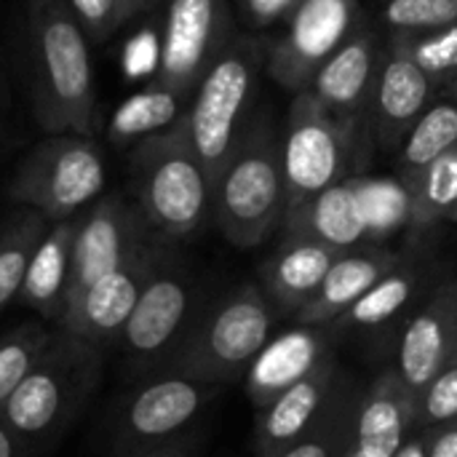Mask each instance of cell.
Here are the masks:
<instances>
[{
    "label": "cell",
    "instance_id": "cell-21",
    "mask_svg": "<svg viewBox=\"0 0 457 457\" xmlns=\"http://www.w3.org/2000/svg\"><path fill=\"white\" fill-rule=\"evenodd\" d=\"M281 238H311L348 252L367 244V220L359 198V177H348L295 212L284 214Z\"/></svg>",
    "mask_w": 457,
    "mask_h": 457
},
{
    "label": "cell",
    "instance_id": "cell-9",
    "mask_svg": "<svg viewBox=\"0 0 457 457\" xmlns=\"http://www.w3.org/2000/svg\"><path fill=\"white\" fill-rule=\"evenodd\" d=\"M171 244L163 249L120 335L126 364L137 375L163 370L198 313L193 276Z\"/></svg>",
    "mask_w": 457,
    "mask_h": 457
},
{
    "label": "cell",
    "instance_id": "cell-19",
    "mask_svg": "<svg viewBox=\"0 0 457 457\" xmlns=\"http://www.w3.org/2000/svg\"><path fill=\"white\" fill-rule=\"evenodd\" d=\"M329 353H335L329 327L295 324L292 329L270 337L244 375L252 404L257 410L268 407L287 388L308 378Z\"/></svg>",
    "mask_w": 457,
    "mask_h": 457
},
{
    "label": "cell",
    "instance_id": "cell-3",
    "mask_svg": "<svg viewBox=\"0 0 457 457\" xmlns=\"http://www.w3.org/2000/svg\"><path fill=\"white\" fill-rule=\"evenodd\" d=\"M102 351L59 327L51 332L43 356L0 412L27 447L54 442L78 418L102 380Z\"/></svg>",
    "mask_w": 457,
    "mask_h": 457
},
{
    "label": "cell",
    "instance_id": "cell-33",
    "mask_svg": "<svg viewBox=\"0 0 457 457\" xmlns=\"http://www.w3.org/2000/svg\"><path fill=\"white\" fill-rule=\"evenodd\" d=\"M51 332L43 321H24L0 337V412L11 394L29 375L35 361L43 356Z\"/></svg>",
    "mask_w": 457,
    "mask_h": 457
},
{
    "label": "cell",
    "instance_id": "cell-14",
    "mask_svg": "<svg viewBox=\"0 0 457 457\" xmlns=\"http://www.w3.org/2000/svg\"><path fill=\"white\" fill-rule=\"evenodd\" d=\"M383 40L378 37L375 27L361 21L353 35L324 62L311 83V94L316 102L348 131H353L370 150V107L372 91L378 80Z\"/></svg>",
    "mask_w": 457,
    "mask_h": 457
},
{
    "label": "cell",
    "instance_id": "cell-17",
    "mask_svg": "<svg viewBox=\"0 0 457 457\" xmlns=\"http://www.w3.org/2000/svg\"><path fill=\"white\" fill-rule=\"evenodd\" d=\"M457 356V276L439 284L404 329L396 375L418 402L423 388Z\"/></svg>",
    "mask_w": 457,
    "mask_h": 457
},
{
    "label": "cell",
    "instance_id": "cell-31",
    "mask_svg": "<svg viewBox=\"0 0 457 457\" xmlns=\"http://www.w3.org/2000/svg\"><path fill=\"white\" fill-rule=\"evenodd\" d=\"M388 43L404 51L426 72L436 94L457 72V24L426 32H388Z\"/></svg>",
    "mask_w": 457,
    "mask_h": 457
},
{
    "label": "cell",
    "instance_id": "cell-8",
    "mask_svg": "<svg viewBox=\"0 0 457 457\" xmlns=\"http://www.w3.org/2000/svg\"><path fill=\"white\" fill-rule=\"evenodd\" d=\"M104 182V158L91 137L51 134L21 158L8 198L48 222H62L102 198Z\"/></svg>",
    "mask_w": 457,
    "mask_h": 457
},
{
    "label": "cell",
    "instance_id": "cell-41",
    "mask_svg": "<svg viewBox=\"0 0 457 457\" xmlns=\"http://www.w3.org/2000/svg\"><path fill=\"white\" fill-rule=\"evenodd\" d=\"M29 447L11 431V426L0 418V457H24Z\"/></svg>",
    "mask_w": 457,
    "mask_h": 457
},
{
    "label": "cell",
    "instance_id": "cell-42",
    "mask_svg": "<svg viewBox=\"0 0 457 457\" xmlns=\"http://www.w3.org/2000/svg\"><path fill=\"white\" fill-rule=\"evenodd\" d=\"M394 457H428V439L426 431H410L402 447L396 450Z\"/></svg>",
    "mask_w": 457,
    "mask_h": 457
},
{
    "label": "cell",
    "instance_id": "cell-13",
    "mask_svg": "<svg viewBox=\"0 0 457 457\" xmlns=\"http://www.w3.org/2000/svg\"><path fill=\"white\" fill-rule=\"evenodd\" d=\"M169 244L171 241L153 233L131 257H126L118 268H112L86 292H80L64 308L56 327L99 348L120 340L123 327L129 324V316Z\"/></svg>",
    "mask_w": 457,
    "mask_h": 457
},
{
    "label": "cell",
    "instance_id": "cell-10",
    "mask_svg": "<svg viewBox=\"0 0 457 457\" xmlns=\"http://www.w3.org/2000/svg\"><path fill=\"white\" fill-rule=\"evenodd\" d=\"M220 386H206L174 372L147 378L118 407L112 420V455L134 457L182 434L198 412L220 396Z\"/></svg>",
    "mask_w": 457,
    "mask_h": 457
},
{
    "label": "cell",
    "instance_id": "cell-34",
    "mask_svg": "<svg viewBox=\"0 0 457 457\" xmlns=\"http://www.w3.org/2000/svg\"><path fill=\"white\" fill-rule=\"evenodd\" d=\"M388 32H426L457 24V0H386Z\"/></svg>",
    "mask_w": 457,
    "mask_h": 457
},
{
    "label": "cell",
    "instance_id": "cell-43",
    "mask_svg": "<svg viewBox=\"0 0 457 457\" xmlns=\"http://www.w3.org/2000/svg\"><path fill=\"white\" fill-rule=\"evenodd\" d=\"M436 99H447V102H455L457 104V72L450 78V83L436 94Z\"/></svg>",
    "mask_w": 457,
    "mask_h": 457
},
{
    "label": "cell",
    "instance_id": "cell-38",
    "mask_svg": "<svg viewBox=\"0 0 457 457\" xmlns=\"http://www.w3.org/2000/svg\"><path fill=\"white\" fill-rule=\"evenodd\" d=\"M303 0H238L246 21L252 27H270L287 21Z\"/></svg>",
    "mask_w": 457,
    "mask_h": 457
},
{
    "label": "cell",
    "instance_id": "cell-29",
    "mask_svg": "<svg viewBox=\"0 0 457 457\" xmlns=\"http://www.w3.org/2000/svg\"><path fill=\"white\" fill-rule=\"evenodd\" d=\"M420 284V276L410 265L394 268L386 278H380L359 303H353L340 319L329 324L332 335L345 332V329H375L391 321L396 313H402L410 300L415 297Z\"/></svg>",
    "mask_w": 457,
    "mask_h": 457
},
{
    "label": "cell",
    "instance_id": "cell-5",
    "mask_svg": "<svg viewBox=\"0 0 457 457\" xmlns=\"http://www.w3.org/2000/svg\"><path fill=\"white\" fill-rule=\"evenodd\" d=\"M273 321L276 308L262 289L257 284H241L193 316L163 372L220 388L238 383L273 337Z\"/></svg>",
    "mask_w": 457,
    "mask_h": 457
},
{
    "label": "cell",
    "instance_id": "cell-24",
    "mask_svg": "<svg viewBox=\"0 0 457 457\" xmlns=\"http://www.w3.org/2000/svg\"><path fill=\"white\" fill-rule=\"evenodd\" d=\"M80 217V214H78ZM78 217L51 222L46 236L32 252V260L27 265L19 300L40 313L46 321L59 324L64 308H67V292H70V273H72V244L78 230Z\"/></svg>",
    "mask_w": 457,
    "mask_h": 457
},
{
    "label": "cell",
    "instance_id": "cell-45",
    "mask_svg": "<svg viewBox=\"0 0 457 457\" xmlns=\"http://www.w3.org/2000/svg\"><path fill=\"white\" fill-rule=\"evenodd\" d=\"M345 457H367L364 455V453H359V450H353V447H351V453H348V455Z\"/></svg>",
    "mask_w": 457,
    "mask_h": 457
},
{
    "label": "cell",
    "instance_id": "cell-18",
    "mask_svg": "<svg viewBox=\"0 0 457 457\" xmlns=\"http://www.w3.org/2000/svg\"><path fill=\"white\" fill-rule=\"evenodd\" d=\"M340 372L343 370L337 364V356L329 353L308 378L287 388L268 407L257 410V423H254L257 457H278L313 428L329 396L337 388Z\"/></svg>",
    "mask_w": 457,
    "mask_h": 457
},
{
    "label": "cell",
    "instance_id": "cell-11",
    "mask_svg": "<svg viewBox=\"0 0 457 457\" xmlns=\"http://www.w3.org/2000/svg\"><path fill=\"white\" fill-rule=\"evenodd\" d=\"M361 21V0H303L284 35L268 46V75L292 94L311 88L324 62Z\"/></svg>",
    "mask_w": 457,
    "mask_h": 457
},
{
    "label": "cell",
    "instance_id": "cell-22",
    "mask_svg": "<svg viewBox=\"0 0 457 457\" xmlns=\"http://www.w3.org/2000/svg\"><path fill=\"white\" fill-rule=\"evenodd\" d=\"M340 249L311 238H281L278 249L260 265V289L281 313H297L319 292Z\"/></svg>",
    "mask_w": 457,
    "mask_h": 457
},
{
    "label": "cell",
    "instance_id": "cell-37",
    "mask_svg": "<svg viewBox=\"0 0 457 457\" xmlns=\"http://www.w3.org/2000/svg\"><path fill=\"white\" fill-rule=\"evenodd\" d=\"M161 64V32L155 27H142L120 51V70L129 80H147L158 75Z\"/></svg>",
    "mask_w": 457,
    "mask_h": 457
},
{
    "label": "cell",
    "instance_id": "cell-25",
    "mask_svg": "<svg viewBox=\"0 0 457 457\" xmlns=\"http://www.w3.org/2000/svg\"><path fill=\"white\" fill-rule=\"evenodd\" d=\"M457 145V104L447 99H434L423 118L412 126L404 145L396 155V179L404 190H412L415 182Z\"/></svg>",
    "mask_w": 457,
    "mask_h": 457
},
{
    "label": "cell",
    "instance_id": "cell-35",
    "mask_svg": "<svg viewBox=\"0 0 457 457\" xmlns=\"http://www.w3.org/2000/svg\"><path fill=\"white\" fill-rule=\"evenodd\" d=\"M457 423V364L445 367L418 396L412 431H428Z\"/></svg>",
    "mask_w": 457,
    "mask_h": 457
},
{
    "label": "cell",
    "instance_id": "cell-6",
    "mask_svg": "<svg viewBox=\"0 0 457 457\" xmlns=\"http://www.w3.org/2000/svg\"><path fill=\"white\" fill-rule=\"evenodd\" d=\"M131 190L150 230L166 241L195 236L212 217V179L177 123L134 145Z\"/></svg>",
    "mask_w": 457,
    "mask_h": 457
},
{
    "label": "cell",
    "instance_id": "cell-7",
    "mask_svg": "<svg viewBox=\"0 0 457 457\" xmlns=\"http://www.w3.org/2000/svg\"><path fill=\"white\" fill-rule=\"evenodd\" d=\"M370 147L340 126L305 88L295 94L281 134V171L287 212H295L321 190L359 177L370 161Z\"/></svg>",
    "mask_w": 457,
    "mask_h": 457
},
{
    "label": "cell",
    "instance_id": "cell-30",
    "mask_svg": "<svg viewBox=\"0 0 457 457\" xmlns=\"http://www.w3.org/2000/svg\"><path fill=\"white\" fill-rule=\"evenodd\" d=\"M48 220L32 209H24L13 214L0 228V311L19 297L27 265L32 260L35 246L48 230Z\"/></svg>",
    "mask_w": 457,
    "mask_h": 457
},
{
    "label": "cell",
    "instance_id": "cell-32",
    "mask_svg": "<svg viewBox=\"0 0 457 457\" xmlns=\"http://www.w3.org/2000/svg\"><path fill=\"white\" fill-rule=\"evenodd\" d=\"M359 198L367 220V244H383L394 230L410 228V195L399 179L359 177Z\"/></svg>",
    "mask_w": 457,
    "mask_h": 457
},
{
    "label": "cell",
    "instance_id": "cell-16",
    "mask_svg": "<svg viewBox=\"0 0 457 457\" xmlns=\"http://www.w3.org/2000/svg\"><path fill=\"white\" fill-rule=\"evenodd\" d=\"M436 99L426 72L396 46L383 43L378 80L370 107V137L383 153H399L412 126Z\"/></svg>",
    "mask_w": 457,
    "mask_h": 457
},
{
    "label": "cell",
    "instance_id": "cell-20",
    "mask_svg": "<svg viewBox=\"0 0 457 457\" xmlns=\"http://www.w3.org/2000/svg\"><path fill=\"white\" fill-rule=\"evenodd\" d=\"M399 265L402 254L383 244H361L356 249L343 252L324 276L311 303H305L295 313V321L308 327H329Z\"/></svg>",
    "mask_w": 457,
    "mask_h": 457
},
{
    "label": "cell",
    "instance_id": "cell-46",
    "mask_svg": "<svg viewBox=\"0 0 457 457\" xmlns=\"http://www.w3.org/2000/svg\"><path fill=\"white\" fill-rule=\"evenodd\" d=\"M453 364H457V356H455V361H453Z\"/></svg>",
    "mask_w": 457,
    "mask_h": 457
},
{
    "label": "cell",
    "instance_id": "cell-12",
    "mask_svg": "<svg viewBox=\"0 0 457 457\" xmlns=\"http://www.w3.org/2000/svg\"><path fill=\"white\" fill-rule=\"evenodd\" d=\"M233 37L228 0H171L161 29L155 86L187 99Z\"/></svg>",
    "mask_w": 457,
    "mask_h": 457
},
{
    "label": "cell",
    "instance_id": "cell-44",
    "mask_svg": "<svg viewBox=\"0 0 457 457\" xmlns=\"http://www.w3.org/2000/svg\"><path fill=\"white\" fill-rule=\"evenodd\" d=\"M158 0H126V5H129V13L131 16H137V13H142V11H147L150 5H155Z\"/></svg>",
    "mask_w": 457,
    "mask_h": 457
},
{
    "label": "cell",
    "instance_id": "cell-39",
    "mask_svg": "<svg viewBox=\"0 0 457 457\" xmlns=\"http://www.w3.org/2000/svg\"><path fill=\"white\" fill-rule=\"evenodd\" d=\"M195 455H198V436H195V434L182 431V434H177L174 439H169V442H163V445H158V447H150V450H145V453H139V455H134V457H195Z\"/></svg>",
    "mask_w": 457,
    "mask_h": 457
},
{
    "label": "cell",
    "instance_id": "cell-4",
    "mask_svg": "<svg viewBox=\"0 0 457 457\" xmlns=\"http://www.w3.org/2000/svg\"><path fill=\"white\" fill-rule=\"evenodd\" d=\"M268 40L254 35H233L190 94V104L177 120L212 185L252 120L249 107L268 62Z\"/></svg>",
    "mask_w": 457,
    "mask_h": 457
},
{
    "label": "cell",
    "instance_id": "cell-23",
    "mask_svg": "<svg viewBox=\"0 0 457 457\" xmlns=\"http://www.w3.org/2000/svg\"><path fill=\"white\" fill-rule=\"evenodd\" d=\"M415 423V399L396 370L383 372L359 399L353 450L367 457H394Z\"/></svg>",
    "mask_w": 457,
    "mask_h": 457
},
{
    "label": "cell",
    "instance_id": "cell-28",
    "mask_svg": "<svg viewBox=\"0 0 457 457\" xmlns=\"http://www.w3.org/2000/svg\"><path fill=\"white\" fill-rule=\"evenodd\" d=\"M407 195L412 233H428L445 222H457V145L407 190Z\"/></svg>",
    "mask_w": 457,
    "mask_h": 457
},
{
    "label": "cell",
    "instance_id": "cell-1",
    "mask_svg": "<svg viewBox=\"0 0 457 457\" xmlns=\"http://www.w3.org/2000/svg\"><path fill=\"white\" fill-rule=\"evenodd\" d=\"M35 115L48 134L91 137L96 86L88 37L67 0H29Z\"/></svg>",
    "mask_w": 457,
    "mask_h": 457
},
{
    "label": "cell",
    "instance_id": "cell-27",
    "mask_svg": "<svg viewBox=\"0 0 457 457\" xmlns=\"http://www.w3.org/2000/svg\"><path fill=\"white\" fill-rule=\"evenodd\" d=\"M182 104L185 99L179 94L150 83L115 107L107 123V137L112 145H137L158 131L171 129L182 115Z\"/></svg>",
    "mask_w": 457,
    "mask_h": 457
},
{
    "label": "cell",
    "instance_id": "cell-2",
    "mask_svg": "<svg viewBox=\"0 0 457 457\" xmlns=\"http://www.w3.org/2000/svg\"><path fill=\"white\" fill-rule=\"evenodd\" d=\"M287 190L281 171V137L262 112L252 118L212 185V217L238 249L265 244L284 222Z\"/></svg>",
    "mask_w": 457,
    "mask_h": 457
},
{
    "label": "cell",
    "instance_id": "cell-26",
    "mask_svg": "<svg viewBox=\"0 0 457 457\" xmlns=\"http://www.w3.org/2000/svg\"><path fill=\"white\" fill-rule=\"evenodd\" d=\"M361 391L348 380H337L335 394L329 396L324 412L313 423V428L287 447L278 457H345L356 439V412H359Z\"/></svg>",
    "mask_w": 457,
    "mask_h": 457
},
{
    "label": "cell",
    "instance_id": "cell-15",
    "mask_svg": "<svg viewBox=\"0 0 457 457\" xmlns=\"http://www.w3.org/2000/svg\"><path fill=\"white\" fill-rule=\"evenodd\" d=\"M153 233L155 230H150L137 204L118 193L96 198L86 214L78 217L67 305L94 281L131 257Z\"/></svg>",
    "mask_w": 457,
    "mask_h": 457
},
{
    "label": "cell",
    "instance_id": "cell-36",
    "mask_svg": "<svg viewBox=\"0 0 457 457\" xmlns=\"http://www.w3.org/2000/svg\"><path fill=\"white\" fill-rule=\"evenodd\" d=\"M67 5L88 40H104L131 19L126 0H67Z\"/></svg>",
    "mask_w": 457,
    "mask_h": 457
},
{
    "label": "cell",
    "instance_id": "cell-40",
    "mask_svg": "<svg viewBox=\"0 0 457 457\" xmlns=\"http://www.w3.org/2000/svg\"><path fill=\"white\" fill-rule=\"evenodd\" d=\"M426 439H428V457H457V423L428 428Z\"/></svg>",
    "mask_w": 457,
    "mask_h": 457
}]
</instances>
